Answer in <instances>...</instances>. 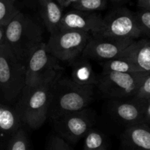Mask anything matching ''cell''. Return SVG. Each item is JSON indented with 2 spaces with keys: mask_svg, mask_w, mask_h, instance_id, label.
<instances>
[{
  "mask_svg": "<svg viewBox=\"0 0 150 150\" xmlns=\"http://www.w3.org/2000/svg\"><path fill=\"white\" fill-rule=\"evenodd\" d=\"M60 6L63 8V5H64V0H55Z\"/></svg>",
  "mask_w": 150,
  "mask_h": 150,
  "instance_id": "obj_30",
  "label": "cell"
},
{
  "mask_svg": "<svg viewBox=\"0 0 150 150\" xmlns=\"http://www.w3.org/2000/svg\"><path fill=\"white\" fill-rule=\"evenodd\" d=\"M26 85V63L0 45V94L5 101L19 98Z\"/></svg>",
  "mask_w": 150,
  "mask_h": 150,
  "instance_id": "obj_4",
  "label": "cell"
},
{
  "mask_svg": "<svg viewBox=\"0 0 150 150\" xmlns=\"http://www.w3.org/2000/svg\"><path fill=\"white\" fill-rule=\"evenodd\" d=\"M142 35L136 14L127 8H119L104 18L102 29L93 36L135 41Z\"/></svg>",
  "mask_w": 150,
  "mask_h": 150,
  "instance_id": "obj_8",
  "label": "cell"
},
{
  "mask_svg": "<svg viewBox=\"0 0 150 150\" xmlns=\"http://www.w3.org/2000/svg\"><path fill=\"white\" fill-rule=\"evenodd\" d=\"M95 85H82L71 79L59 78L53 91L48 110L51 119L86 109L92 101Z\"/></svg>",
  "mask_w": 150,
  "mask_h": 150,
  "instance_id": "obj_3",
  "label": "cell"
},
{
  "mask_svg": "<svg viewBox=\"0 0 150 150\" xmlns=\"http://www.w3.org/2000/svg\"><path fill=\"white\" fill-rule=\"evenodd\" d=\"M145 124H150V99L144 100Z\"/></svg>",
  "mask_w": 150,
  "mask_h": 150,
  "instance_id": "obj_26",
  "label": "cell"
},
{
  "mask_svg": "<svg viewBox=\"0 0 150 150\" xmlns=\"http://www.w3.org/2000/svg\"><path fill=\"white\" fill-rule=\"evenodd\" d=\"M6 150H32L27 134L22 126L10 140Z\"/></svg>",
  "mask_w": 150,
  "mask_h": 150,
  "instance_id": "obj_20",
  "label": "cell"
},
{
  "mask_svg": "<svg viewBox=\"0 0 150 150\" xmlns=\"http://www.w3.org/2000/svg\"><path fill=\"white\" fill-rule=\"evenodd\" d=\"M58 79L30 86L25 85L16 106L22 124L37 129L45 123L48 116L54 85Z\"/></svg>",
  "mask_w": 150,
  "mask_h": 150,
  "instance_id": "obj_2",
  "label": "cell"
},
{
  "mask_svg": "<svg viewBox=\"0 0 150 150\" xmlns=\"http://www.w3.org/2000/svg\"><path fill=\"white\" fill-rule=\"evenodd\" d=\"M141 8L150 10V0H137Z\"/></svg>",
  "mask_w": 150,
  "mask_h": 150,
  "instance_id": "obj_27",
  "label": "cell"
},
{
  "mask_svg": "<svg viewBox=\"0 0 150 150\" xmlns=\"http://www.w3.org/2000/svg\"><path fill=\"white\" fill-rule=\"evenodd\" d=\"M92 34L71 29H59L50 35L46 45L57 60L72 62L76 60L86 47Z\"/></svg>",
  "mask_w": 150,
  "mask_h": 150,
  "instance_id": "obj_7",
  "label": "cell"
},
{
  "mask_svg": "<svg viewBox=\"0 0 150 150\" xmlns=\"http://www.w3.org/2000/svg\"><path fill=\"white\" fill-rule=\"evenodd\" d=\"M41 43L42 32L40 26L20 10L6 24L3 44L25 63L31 53Z\"/></svg>",
  "mask_w": 150,
  "mask_h": 150,
  "instance_id": "obj_1",
  "label": "cell"
},
{
  "mask_svg": "<svg viewBox=\"0 0 150 150\" xmlns=\"http://www.w3.org/2000/svg\"><path fill=\"white\" fill-rule=\"evenodd\" d=\"M122 143L129 150H150V126L145 123L127 126Z\"/></svg>",
  "mask_w": 150,
  "mask_h": 150,
  "instance_id": "obj_15",
  "label": "cell"
},
{
  "mask_svg": "<svg viewBox=\"0 0 150 150\" xmlns=\"http://www.w3.org/2000/svg\"><path fill=\"white\" fill-rule=\"evenodd\" d=\"M46 150H72L67 141L59 135H53L49 139Z\"/></svg>",
  "mask_w": 150,
  "mask_h": 150,
  "instance_id": "obj_24",
  "label": "cell"
},
{
  "mask_svg": "<svg viewBox=\"0 0 150 150\" xmlns=\"http://www.w3.org/2000/svg\"><path fill=\"white\" fill-rule=\"evenodd\" d=\"M16 0H0V25L9 23L10 20L19 11L16 7Z\"/></svg>",
  "mask_w": 150,
  "mask_h": 150,
  "instance_id": "obj_21",
  "label": "cell"
},
{
  "mask_svg": "<svg viewBox=\"0 0 150 150\" xmlns=\"http://www.w3.org/2000/svg\"><path fill=\"white\" fill-rule=\"evenodd\" d=\"M22 124L16 107L0 102V150L7 149L10 140Z\"/></svg>",
  "mask_w": 150,
  "mask_h": 150,
  "instance_id": "obj_13",
  "label": "cell"
},
{
  "mask_svg": "<svg viewBox=\"0 0 150 150\" xmlns=\"http://www.w3.org/2000/svg\"><path fill=\"white\" fill-rule=\"evenodd\" d=\"M142 35H146L150 38V10L142 8L135 13Z\"/></svg>",
  "mask_w": 150,
  "mask_h": 150,
  "instance_id": "obj_23",
  "label": "cell"
},
{
  "mask_svg": "<svg viewBox=\"0 0 150 150\" xmlns=\"http://www.w3.org/2000/svg\"><path fill=\"white\" fill-rule=\"evenodd\" d=\"M54 129L57 135L67 143H76L85 137L92 128L94 116L88 109L67 113L53 119Z\"/></svg>",
  "mask_w": 150,
  "mask_h": 150,
  "instance_id": "obj_9",
  "label": "cell"
},
{
  "mask_svg": "<svg viewBox=\"0 0 150 150\" xmlns=\"http://www.w3.org/2000/svg\"><path fill=\"white\" fill-rule=\"evenodd\" d=\"M72 63L71 78L76 83L82 85H96L98 76L95 73L90 63L83 57L81 60L70 62Z\"/></svg>",
  "mask_w": 150,
  "mask_h": 150,
  "instance_id": "obj_17",
  "label": "cell"
},
{
  "mask_svg": "<svg viewBox=\"0 0 150 150\" xmlns=\"http://www.w3.org/2000/svg\"><path fill=\"white\" fill-rule=\"evenodd\" d=\"M133 41L92 35L82 52V57L101 61L117 58Z\"/></svg>",
  "mask_w": 150,
  "mask_h": 150,
  "instance_id": "obj_10",
  "label": "cell"
},
{
  "mask_svg": "<svg viewBox=\"0 0 150 150\" xmlns=\"http://www.w3.org/2000/svg\"><path fill=\"white\" fill-rule=\"evenodd\" d=\"M79 0H64V5H63V7H67L70 5H73V4H75L76 2Z\"/></svg>",
  "mask_w": 150,
  "mask_h": 150,
  "instance_id": "obj_29",
  "label": "cell"
},
{
  "mask_svg": "<svg viewBox=\"0 0 150 150\" xmlns=\"http://www.w3.org/2000/svg\"><path fill=\"white\" fill-rule=\"evenodd\" d=\"M147 74L146 72L120 73L103 71L100 76H98L97 85L102 95L106 98L134 97Z\"/></svg>",
  "mask_w": 150,
  "mask_h": 150,
  "instance_id": "obj_6",
  "label": "cell"
},
{
  "mask_svg": "<svg viewBox=\"0 0 150 150\" xmlns=\"http://www.w3.org/2000/svg\"><path fill=\"white\" fill-rule=\"evenodd\" d=\"M101 66L103 71H115L120 73L140 72L131 62L122 57L105 60L101 63Z\"/></svg>",
  "mask_w": 150,
  "mask_h": 150,
  "instance_id": "obj_18",
  "label": "cell"
},
{
  "mask_svg": "<svg viewBox=\"0 0 150 150\" xmlns=\"http://www.w3.org/2000/svg\"><path fill=\"white\" fill-rule=\"evenodd\" d=\"M40 12L50 35L59 30L63 16L62 7L55 0H38Z\"/></svg>",
  "mask_w": 150,
  "mask_h": 150,
  "instance_id": "obj_16",
  "label": "cell"
},
{
  "mask_svg": "<svg viewBox=\"0 0 150 150\" xmlns=\"http://www.w3.org/2000/svg\"><path fill=\"white\" fill-rule=\"evenodd\" d=\"M134 97L142 100L150 99V74H147Z\"/></svg>",
  "mask_w": 150,
  "mask_h": 150,
  "instance_id": "obj_25",
  "label": "cell"
},
{
  "mask_svg": "<svg viewBox=\"0 0 150 150\" xmlns=\"http://www.w3.org/2000/svg\"><path fill=\"white\" fill-rule=\"evenodd\" d=\"M51 54L45 43H41L26 61V85H38L58 79L62 68Z\"/></svg>",
  "mask_w": 150,
  "mask_h": 150,
  "instance_id": "obj_5",
  "label": "cell"
},
{
  "mask_svg": "<svg viewBox=\"0 0 150 150\" xmlns=\"http://www.w3.org/2000/svg\"><path fill=\"white\" fill-rule=\"evenodd\" d=\"M119 57L131 62L139 71L150 74V38L134 41Z\"/></svg>",
  "mask_w": 150,
  "mask_h": 150,
  "instance_id": "obj_14",
  "label": "cell"
},
{
  "mask_svg": "<svg viewBox=\"0 0 150 150\" xmlns=\"http://www.w3.org/2000/svg\"><path fill=\"white\" fill-rule=\"evenodd\" d=\"M111 115L125 126L145 123L144 100L136 97L111 99L110 102Z\"/></svg>",
  "mask_w": 150,
  "mask_h": 150,
  "instance_id": "obj_11",
  "label": "cell"
},
{
  "mask_svg": "<svg viewBox=\"0 0 150 150\" xmlns=\"http://www.w3.org/2000/svg\"><path fill=\"white\" fill-rule=\"evenodd\" d=\"M103 25V18L95 12L73 10L63 14L59 29H71L98 34Z\"/></svg>",
  "mask_w": 150,
  "mask_h": 150,
  "instance_id": "obj_12",
  "label": "cell"
},
{
  "mask_svg": "<svg viewBox=\"0 0 150 150\" xmlns=\"http://www.w3.org/2000/svg\"><path fill=\"white\" fill-rule=\"evenodd\" d=\"M83 150H107V143L104 135L92 128L85 135Z\"/></svg>",
  "mask_w": 150,
  "mask_h": 150,
  "instance_id": "obj_19",
  "label": "cell"
},
{
  "mask_svg": "<svg viewBox=\"0 0 150 150\" xmlns=\"http://www.w3.org/2000/svg\"><path fill=\"white\" fill-rule=\"evenodd\" d=\"M107 0H79L72 7L74 10L95 12L105 8Z\"/></svg>",
  "mask_w": 150,
  "mask_h": 150,
  "instance_id": "obj_22",
  "label": "cell"
},
{
  "mask_svg": "<svg viewBox=\"0 0 150 150\" xmlns=\"http://www.w3.org/2000/svg\"><path fill=\"white\" fill-rule=\"evenodd\" d=\"M5 26H4V25H0V45L2 44L3 42H4V29H5Z\"/></svg>",
  "mask_w": 150,
  "mask_h": 150,
  "instance_id": "obj_28",
  "label": "cell"
}]
</instances>
